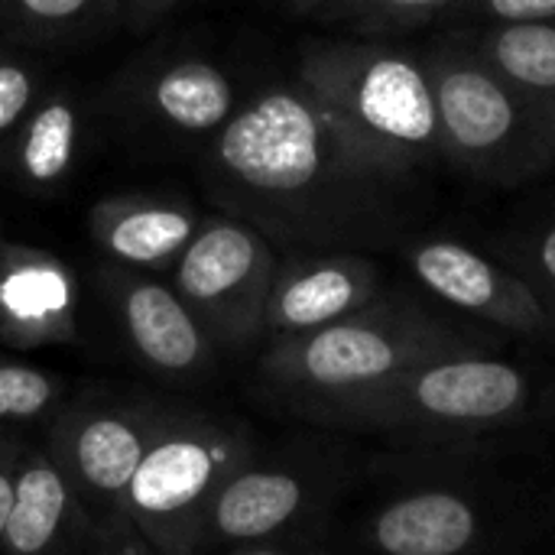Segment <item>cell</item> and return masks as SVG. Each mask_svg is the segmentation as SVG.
I'll return each mask as SVG.
<instances>
[{
	"instance_id": "14",
	"label": "cell",
	"mask_w": 555,
	"mask_h": 555,
	"mask_svg": "<svg viewBox=\"0 0 555 555\" xmlns=\"http://www.w3.org/2000/svg\"><path fill=\"white\" fill-rule=\"evenodd\" d=\"M0 332L16 345L72 338L75 296L55 257L0 247Z\"/></svg>"
},
{
	"instance_id": "19",
	"label": "cell",
	"mask_w": 555,
	"mask_h": 555,
	"mask_svg": "<svg viewBox=\"0 0 555 555\" xmlns=\"http://www.w3.org/2000/svg\"><path fill=\"white\" fill-rule=\"evenodd\" d=\"M452 3L459 0H309L302 13L332 26H345L354 36L390 39L436 26Z\"/></svg>"
},
{
	"instance_id": "12",
	"label": "cell",
	"mask_w": 555,
	"mask_h": 555,
	"mask_svg": "<svg viewBox=\"0 0 555 555\" xmlns=\"http://www.w3.org/2000/svg\"><path fill=\"white\" fill-rule=\"evenodd\" d=\"M111 293L140 361L166 380H198L211 371L215 341L182 296L150 276L111 270Z\"/></svg>"
},
{
	"instance_id": "22",
	"label": "cell",
	"mask_w": 555,
	"mask_h": 555,
	"mask_svg": "<svg viewBox=\"0 0 555 555\" xmlns=\"http://www.w3.org/2000/svg\"><path fill=\"white\" fill-rule=\"evenodd\" d=\"M488 23H555V0H459L436 26H488Z\"/></svg>"
},
{
	"instance_id": "10",
	"label": "cell",
	"mask_w": 555,
	"mask_h": 555,
	"mask_svg": "<svg viewBox=\"0 0 555 555\" xmlns=\"http://www.w3.org/2000/svg\"><path fill=\"white\" fill-rule=\"evenodd\" d=\"M501 530L494 507L468 481H426L384 501L364 540L377 555H478Z\"/></svg>"
},
{
	"instance_id": "26",
	"label": "cell",
	"mask_w": 555,
	"mask_h": 555,
	"mask_svg": "<svg viewBox=\"0 0 555 555\" xmlns=\"http://www.w3.org/2000/svg\"><path fill=\"white\" fill-rule=\"evenodd\" d=\"M130 7H133V13L137 16H159V13H166V10H172L179 0H127Z\"/></svg>"
},
{
	"instance_id": "15",
	"label": "cell",
	"mask_w": 555,
	"mask_h": 555,
	"mask_svg": "<svg viewBox=\"0 0 555 555\" xmlns=\"http://www.w3.org/2000/svg\"><path fill=\"white\" fill-rule=\"evenodd\" d=\"M195 231L189 208L156 198H107L91 211V234L98 247L124 267H169L189 247Z\"/></svg>"
},
{
	"instance_id": "16",
	"label": "cell",
	"mask_w": 555,
	"mask_h": 555,
	"mask_svg": "<svg viewBox=\"0 0 555 555\" xmlns=\"http://www.w3.org/2000/svg\"><path fill=\"white\" fill-rule=\"evenodd\" d=\"M452 33L555 117V23L452 26Z\"/></svg>"
},
{
	"instance_id": "23",
	"label": "cell",
	"mask_w": 555,
	"mask_h": 555,
	"mask_svg": "<svg viewBox=\"0 0 555 555\" xmlns=\"http://www.w3.org/2000/svg\"><path fill=\"white\" fill-rule=\"evenodd\" d=\"M33 104V75L16 62H0V133L10 130Z\"/></svg>"
},
{
	"instance_id": "4",
	"label": "cell",
	"mask_w": 555,
	"mask_h": 555,
	"mask_svg": "<svg viewBox=\"0 0 555 555\" xmlns=\"http://www.w3.org/2000/svg\"><path fill=\"white\" fill-rule=\"evenodd\" d=\"M423 59L449 169L488 189H517L553 169V114L488 65L459 33L439 29Z\"/></svg>"
},
{
	"instance_id": "5",
	"label": "cell",
	"mask_w": 555,
	"mask_h": 555,
	"mask_svg": "<svg viewBox=\"0 0 555 555\" xmlns=\"http://www.w3.org/2000/svg\"><path fill=\"white\" fill-rule=\"evenodd\" d=\"M533 406V374L494 351L423 361L345 406L328 426L410 446H468L517 426Z\"/></svg>"
},
{
	"instance_id": "13",
	"label": "cell",
	"mask_w": 555,
	"mask_h": 555,
	"mask_svg": "<svg viewBox=\"0 0 555 555\" xmlns=\"http://www.w3.org/2000/svg\"><path fill=\"white\" fill-rule=\"evenodd\" d=\"M315 491L319 481L302 468L247 462L208 511L205 555L215 546H254L280 537L315 507Z\"/></svg>"
},
{
	"instance_id": "27",
	"label": "cell",
	"mask_w": 555,
	"mask_h": 555,
	"mask_svg": "<svg viewBox=\"0 0 555 555\" xmlns=\"http://www.w3.org/2000/svg\"><path fill=\"white\" fill-rule=\"evenodd\" d=\"M231 555H319V553H296V550H276V546L254 543V546H241L237 553H231Z\"/></svg>"
},
{
	"instance_id": "6",
	"label": "cell",
	"mask_w": 555,
	"mask_h": 555,
	"mask_svg": "<svg viewBox=\"0 0 555 555\" xmlns=\"http://www.w3.org/2000/svg\"><path fill=\"white\" fill-rule=\"evenodd\" d=\"M254 459L244 426L163 410L130 481V507L150 553L205 555V524L218 491Z\"/></svg>"
},
{
	"instance_id": "21",
	"label": "cell",
	"mask_w": 555,
	"mask_h": 555,
	"mask_svg": "<svg viewBox=\"0 0 555 555\" xmlns=\"http://www.w3.org/2000/svg\"><path fill=\"white\" fill-rule=\"evenodd\" d=\"M59 400V380L46 371L0 361V426H16L42 416Z\"/></svg>"
},
{
	"instance_id": "9",
	"label": "cell",
	"mask_w": 555,
	"mask_h": 555,
	"mask_svg": "<svg viewBox=\"0 0 555 555\" xmlns=\"http://www.w3.org/2000/svg\"><path fill=\"white\" fill-rule=\"evenodd\" d=\"M400 257L420 289L455 315L501 335L555 341V309L485 244L452 234H416L400 244Z\"/></svg>"
},
{
	"instance_id": "28",
	"label": "cell",
	"mask_w": 555,
	"mask_h": 555,
	"mask_svg": "<svg viewBox=\"0 0 555 555\" xmlns=\"http://www.w3.org/2000/svg\"><path fill=\"white\" fill-rule=\"evenodd\" d=\"M306 3H309V0H293V7H296L299 13H302V7H306Z\"/></svg>"
},
{
	"instance_id": "17",
	"label": "cell",
	"mask_w": 555,
	"mask_h": 555,
	"mask_svg": "<svg viewBox=\"0 0 555 555\" xmlns=\"http://www.w3.org/2000/svg\"><path fill=\"white\" fill-rule=\"evenodd\" d=\"M150 107L185 133H215L221 130L237 104L231 78L202 59H185L163 68L150 85Z\"/></svg>"
},
{
	"instance_id": "25",
	"label": "cell",
	"mask_w": 555,
	"mask_h": 555,
	"mask_svg": "<svg viewBox=\"0 0 555 555\" xmlns=\"http://www.w3.org/2000/svg\"><path fill=\"white\" fill-rule=\"evenodd\" d=\"M23 446H26L23 436L0 426V537L7 527V514H10V501H13V478H16Z\"/></svg>"
},
{
	"instance_id": "1",
	"label": "cell",
	"mask_w": 555,
	"mask_h": 555,
	"mask_svg": "<svg viewBox=\"0 0 555 555\" xmlns=\"http://www.w3.org/2000/svg\"><path fill=\"white\" fill-rule=\"evenodd\" d=\"M215 166L231 202L257 228L296 244H403L420 218L413 176L351 143L299 81L241 104L218 130Z\"/></svg>"
},
{
	"instance_id": "8",
	"label": "cell",
	"mask_w": 555,
	"mask_h": 555,
	"mask_svg": "<svg viewBox=\"0 0 555 555\" xmlns=\"http://www.w3.org/2000/svg\"><path fill=\"white\" fill-rule=\"evenodd\" d=\"M273 273V247L257 228L234 218H215L198 228L179 254L172 289L215 345L247 348L263 338Z\"/></svg>"
},
{
	"instance_id": "18",
	"label": "cell",
	"mask_w": 555,
	"mask_h": 555,
	"mask_svg": "<svg viewBox=\"0 0 555 555\" xmlns=\"http://www.w3.org/2000/svg\"><path fill=\"white\" fill-rule=\"evenodd\" d=\"M78 146V111L68 98L55 94L42 101L26 120L16 143V166L23 179L36 185H55L75 163Z\"/></svg>"
},
{
	"instance_id": "3",
	"label": "cell",
	"mask_w": 555,
	"mask_h": 555,
	"mask_svg": "<svg viewBox=\"0 0 555 555\" xmlns=\"http://www.w3.org/2000/svg\"><path fill=\"white\" fill-rule=\"evenodd\" d=\"M296 81L387 169L416 179L446 166L423 49L377 36L312 42L299 55Z\"/></svg>"
},
{
	"instance_id": "24",
	"label": "cell",
	"mask_w": 555,
	"mask_h": 555,
	"mask_svg": "<svg viewBox=\"0 0 555 555\" xmlns=\"http://www.w3.org/2000/svg\"><path fill=\"white\" fill-rule=\"evenodd\" d=\"M16 16L29 20V23H72L78 16H85L98 0H3Z\"/></svg>"
},
{
	"instance_id": "20",
	"label": "cell",
	"mask_w": 555,
	"mask_h": 555,
	"mask_svg": "<svg viewBox=\"0 0 555 555\" xmlns=\"http://www.w3.org/2000/svg\"><path fill=\"white\" fill-rule=\"evenodd\" d=\"M485 247L514 267L555 309V205L488 234Z\"/></svg>"
},
{
	"instance_id": "7",
	"label": "cell",
	"mask_w": 555,
	"mask_h": 555,
	"mask_svg": "<svg viewBox=\"0 0 555 555\" xmlns=\"http://www.w3.org/2000/svg\"><path fill=\"white\" fill-rule=\"evenodd\" d=\"M163 406L85 400L62 410L49 429L78 524L98 555H153L140 537L130 481L159 426Z\"/></svg>"
},
{
	"instance_id": "2",
	"label": "cell",
	"mask_w": 555,
	"mask_h": 555,
	"mask_svg": "<svg viewBox=\"0 0 555 555\" xmlns=\"http://www.w3.org/2000/svg\"><path fill=\"white\" fill-rule=\"evenodd\" d=\"M494 348L491 328L446 312L439 302L387 289L348 319L270 341L260 380L286 410L328 426L345 406L423 361Z\"/></svg>"
},
{
	"instance_id": "11",
	"label": "cell",
	"mask_w": 555,
	"mask_h": 555,
	"mask_svg": "<svg viewBox=\"0 0 555 555\" xmlns=\"http://www.w3.org/2000/svg\"><path fill=\"white\" fill-rule=\"evenodd\" d=\"M384 270L361 250H322L276 263L263 335L270 341L325 328L384 296Z\"/></svg>"
}]
</instances>
